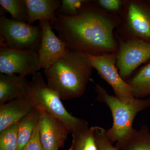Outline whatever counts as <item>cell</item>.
Segmentation results:
<instances>
[{
	"mask_svg": "<svg viewBox=\"0 0 150 150\" xmlns=\"http://www.w3.org/2000/svg\"><path fill=\"white\" fill-rule=\"evenodd\" d=\"M56 16V21L50 22L51 27L71 51L93 56L118 51L114 31L120 17L103 10L94 1L88 0L75 16Z\"/></svg>",
	"mask_w": 150,
	"mask_h": 150,
	"instance_id": "cell-1",
	"label": "cell"
},
{
	"mask_svg": "<svg viewBox=\"0 0 150 150\" xmlns=\"http://www.w3.org/2000/svg\"><path fill=\"white\" fill-rule=\"evenodd\" d=\"M117 35L138 38L150 43L149 0H123Z\"/></svg>",
	"mask_w": 150,
	"mask_h": 150,
	"instance_id": "cell-5",
	"label": "cell"
},
{
	"mask_svg": "<svg viewBox=\"0 0 150 150\" xmlns=\"http://www.w3.org/2000/svg\"><path fill=\"white\" fill-rule=\"evenodd\" d=\"M94 1L100 8L112 14L121 12L123 8V0H97Z\"/></svg>",
	"mask_w": 150,
	"mask_h": 150,
	"instance_id": "cell-23",
	"label": "cell"
},
{
	"mask_svg": "<svg viewBox=\"0 0 150 150\" xmlns=\"http://www.w3.org/2000/svg\"><path fill=\"white\" fill-rule=\"evenodd\" d=\"M40 113L38 110L33 109L19 122L17 150H24L38 125Z\"/></svg>",
	"mask_w": 150,
	"mask_h": 150,
	"instance_id": "cell-16",
	"label": "cell"
},
{
	"mask_svg": "<svg viewBox=\"0 0 150 150\" xmlns=\"http://www.w3.org/2000/svg\"><path fill=\"white\" fill-rule=\"evenodd\" d=\"M26 97L33 109L59 118L69 126L71 134L88 127L85 120L75 117L67 111L58 94L48 86L39 72L33 75L31 80L28 81Z\"/></svg>",
	"mask_w": 150,
	"mask_h": 150,
	"instance_id": "cell-4",
	"label": "cell"
},
{
	"mask_svg": "<svg viewBox=\"0 0 150 150\" xmlns=\"http://www.w3.org/2000/svg\"><path fill=\"white\" fill-rule=\"evenodd\" d=\"M27 16V23L32 25L37 21H55L56 11L62 5L60 0H24Z\"/></svg>",
	"mask_w": 150,
	"mask_h": 150,
	"instance_id": "cell-13",
	"label": "cell"
},
{
	"mask_svg": "<svg viewBox=\"0 0 150 150\" xmlns=\"http://www.w3.org/2000/svg\"><path fill=\"white\" fill-rule=\"evenodd\" d=\"M120 150H150V131L149 126L142 125Z\"/></svg>",
	"mask_w": 150,
	"mask_h": 150,
	"instance_id": "cell-18",
	"label": "cell"
},
{
	"mask_svg": "<svg viewBox=\"0 0 150 150\" xmlns=\"http://www.w3.org/2000/svg\"><path fill=\"white\" fill-rule=\"evenodd\" d=\"M71 145L68 150H98L92 127L72 133Z\"/></svg>",
	"mask_w": 150,
	"mask_h": 150,
	"instance_id": "cell-17",
	"label": "cell"
},
{
	"mask_svg": "<svg viewBox=\"0 0 150 150\" xmlns=\"http://www.w3.org/2000/svg\"><path fill=\"white\" fill-rule=\"evenodd\" d=\"M93 69L89 59L82 53L70 50L44 73L48 86L61 99L67 100L83 95Z\"/></svg>",
	"mask_w": 150,
	"mask_h": 150,
	"instance_id": "cell-2",
	"label": "cell"
},
{
	"mask_svg": "<svg viewBox=\"0 0 150 150\" xmlns=\"http://www.w3.org/2000/svg\"><path fill=\"white\" fill-rule=\"evenodd\" d=\"M96 100L103 102L109 108L113 122L110 129L105 131L111 142H116L115 147L120 150L137 131L133 123L137 114L150 107V97L136 98L126 102L115 96L110 95L102 86L95 84Z\"/></svg>",
	"mask_w": 150,
	"mask_h": 150,
	"instance_id": "cell-3",
	"label": "cell"
},
{
	"mask_svg": "<svg viewBox=\"0 0 150 150\" xmlns=\"http://www.w3.org/2000/svg\"><path fill=\"white\" fill-rule=\"evenodd\" d=\"M150 2V0H149Z\"/></svg>",
	"mask_w": 150,
	"mask_h": 150,
	"instance_id": "cell-25",
	"label": "cell"
},
{
	"mask_svg": "<svg viewBox=\"0 0 150 150\" xmlns=\"http://www.w3.org/2000/svg\"><path fill=\"white\" fill-rule=\"evenodd\" d=\"M0 5L10 13L12 19L27 23L24 0H0Z\"/></svg>",
	"mask_w": 150,
	"mask_h": 150,
	"instance_id": "cell-19",
	"label": "cell"
},
{
	"mask_svg": "<svg viewBox=\"0 0 150 150\" xmlns=\"http://www.w3.org/2000/svg\"><path fill=\"white\" fill-rule=\"evenodd\" d=\"M82 54L89 59L99 76L111 86L116 97L126 102L135 99L131 88L118 73L116 66V53L99 56Z\"/></svg>",
	"mask_w": 150,
	"mask_h": 150,
	"instance_id": "cell-8",
	"label": "cell"
},
{
	"mask_svg": "<svg viewBox=\"0 0 150 150\" xmlns=\"http://www.w3.org/2000/svg\"><path fill=\"white\" fill-rule=\"evenodd\" d=\"M28 81L16 74H1L0 76V105L16 98L26 97Z\"/></svg>",
	"mask_w": 150,
	"mask_h": 150,
	"instance_id": "cell-14",
	"label": "cell"
},
{
	"mask_svg": "<svg viewBox=\"0 0 150 150\" xmlns=\"http://www.w3.org/2000/svg\"><path fill=\"white\" fill-rule=\"evenodd\" d=\"M88 0H62V5L56 11V15L75 16Z\"/></svg>",
	"mask_w": 150,
	"mask_h": 150,
	"instance_id": "cell-21",
	"label": "cell"
},
{
	"mask_svg": "<svg viewBox=\"0 0 150 150\" xmlns=\"http://www.w3.org/2000/svg\"><path fill=\"white\" fill-rule=\"evenodd\" d=\"M18 123L0 132V150H17Z\"/></svg>",
	"mask_w": 150,
	"mask_h": 150,
	"instance_id": "cell-20",
	"label": "cell"
},
{
	"mask_svg": "<svg viewBox=\"0 0 150 150\" xmlns=\"http://www.w3.org/2000/svg\"><path fill=\"white\" fill-rule=\"evenodd\" d=\"M38 52L17 50L5 46L0 48V72L25 77L33 75L40 70Z\"/></svg>",
	"mask_w": 150,
	"mask_h": 150,
	"instance_id": "cell-9",
	"label": "cell"
},
{
	"mask_svg": "<svg viewBox=\"0 0 150 150\" xmlns=\"http://www.w3.org/2000/svg\"><path fill=\"white\" fill-rule=\"evenodd\" d=\"M42 31V40L38 51L40 69H48L70 51L64 42L56 36L48 20L38 23Z\"/></svg>",
	"mask_w": 150,
	"mask_h": 150,
	"instance_id": "cell-11",
	"label": "cell"
},
{
	"mask_svg": "<svg viewBox=\"0 0 150 150\" xmlns=\"http://www.w3.org/2000/svg\"><path fill=\"white\" fill-rule=\"evenodd\" d=\"M38 126L41 144L44 150H59L64 146L69 126L62 120L48 112H40Z\"/></svg>",
	"mask_w": 150,
	"mask_h": 150,
	"instance_id": "cell-10",
	"label": "cell"
},
{
	"mask_svg": "<svg viewBox=\"0 0 150 150\" xmlns=\"http://www.w3.org/2000/svg\"><path fill=\"white\" fill-rule=\"evenodd\" d=\"M131 88L135 98H145L150 96V62L135 75L126 81Z\"/></svg>",
	"mask_w": 150,
	"mask_h": 150,
	"instance_id": "cell-15",
	"label": "cell"
},
{
	"mask_svg": "<svg viewBox=\"0 0 150 150\" xmlns=\"http://www.w3.org/2000/svg\"><path fill=\"white\" fill-rule=\"evenodd\" d=\"M118 44L116 66L123 80L131 77L141 65L150 61V43L138 38L115 36Z\"/></svg>",
	"mask_w": 150,
	"mask_h": 150,
	"instance_id": "cell-7",
	"label": "cell"
},
{
	"mask_svg": "<svg viewBox=\"0 0 150 150\" xmlns=\"http://www.w3.org/2000/svg\"><path fill=\"white\" fill-rule=\"evenodd\" d=\"M98 150H120L112 145L104 129L99 126L92 127Z\"/></svg>",
	"mask_w": 150,
	"mask_h": 150,
	"instance_id": "cell-22",
	"label": "cell"
},
{
	"mask_svg": "<svg viewBox=\"0 0 150 150\" xmlns=\"http://www.w3.org/2000/svg\"><path fill=\"white\" fill-rule=\"evenodd\" d=\"M24 150H44L40 142L38 125Z\"/></svg>",
	"mask_w": 150,
	"mask_h": 150,
	"instance_id": "cell-24",
	"label": "cell"
},
{
	"mask_svg": "<svg viewBox=\"0 0 150 150\" xmlns=\"http://www.w3.org/2000/svg\"><path fill=\"white\" fill-rule=\"evenodd\" d=\"M33 109L26 97L16 98L0 105V132L18 123Z\"/></svg>",
	"mask_w": 150,
	"mask_h": 150,
	"instance_id": "cell-12",
	"label": "cell"
},
{
	"mask_svg": "<svg viewBox=\"0 0 150 150\" xmlns=\"http://www.w3.org/2000/svg\"><path fill=\"white\" fill-rule=\"evenodd\" d=\"M0 33L4 38L5 46L17 50L38 52L42 40V31L39 25H34L24 22L0 16Z\"/></svg>",
	"mask_w": 150,
	"mask_h": 150,
	"instance_id": "cell-6",
	"label": "cell"
}]
</instances>
